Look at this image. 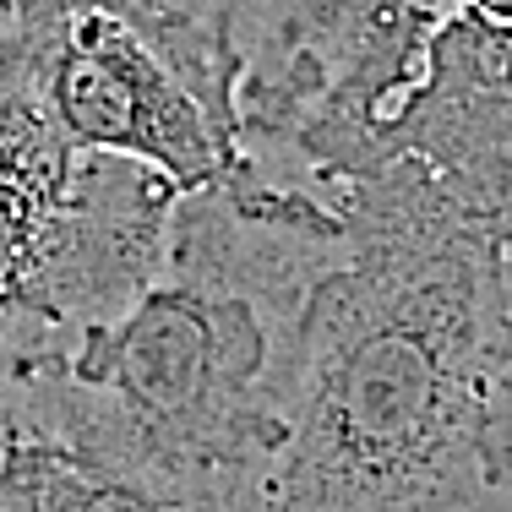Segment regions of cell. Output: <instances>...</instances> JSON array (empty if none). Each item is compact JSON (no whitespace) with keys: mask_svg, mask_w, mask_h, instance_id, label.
Listing matches in <instances>:
<instances>
[{"mask_svg":"<svg viewBox=\"0 0 512 512\" xmlns=\"http://www.w3.org/2000/svg\"><path fill=\"white\" fill-rule=\"evenodd\" d=\"M491 365H496V480H512V224L496 240Z\"/></svg>","mask_w":512,"mask_h":512,"instance_id":"ba28073f","label":"cell"},{"mask_svg":"<svg viewBox=\"0 0 512 512\" xmlns=\"http://www.w3.org/2000/svg\"><path fill=\"white\" fill-rule=\"evenodd\" d=\"M0 463L22 491V512H202L191 496L120 463L66 453L55 442H6Z\"/></svg>","mask_w":512,"mask_h":512,"instance_id":"52a82bcc","label":"cell"},{"mask_svg":"<svg viewBox=\"0 0 512 512\" xmlns=\"http://www.w3.org/2000/svg\"><path fill=\"white\" fill-rule=\"evenodd\" d=\"M338 251L333 202L251 164L180 191L158 278L33 387L11 442L120 463L202 512H256L300 311Z\"/></svg>","mask_w":512,"mask_h":512,"instance_id":"7a4b0ae2","label":"cell"},{"mask_svg":"<svg viewBox=\"0 0 512 512\" xmlns=\"http://www.w3.org/2000/svg\"><path fill=\"white\" fill-rule=\"evenodd\" d=\"M22 71L39 115L71 148L137 158L175 191L213 186L235 169L207 109L109 11L60 6L22 28Z\"/></svg>","mask_w":512,"mask_h":512,"instance_id":"277c9868","label":"cell"},{"mask_svg":"<svg viewBox=\"0 0 512 512\" xmlns=\"http://www.w3.org/2000/svg\"><path fill=\"white\" fill-rule=\"evenodd\" d=\"M382 164L420 169L469 224L502 240L512 224V22L447 0L420 82L382 137Z\"/></svg>","mask_w":512,"mask_h":512,"instance_id":"5b68a950","label":"cell"},{"mask_svg":"<svg viewBox=\"0 0 512 512\" xmlns=\"http://www.w3.org/2000/svg\"><path fill=\"white\" fill-rule=\"evenodd\" d=\"M256 512H463L496 485V235L420 169L333 197Z\"/></svg>","mask_w":512,"mask_h":512,"instance_id":"6da1fadb","label":"cell"},{"mask_svg":"<svg viewBox=\"0 0 512 512\" xmlns=\"http://www.w3.org/2000/svg\"><path fill=\"white\" fill-rule=\"evenodd\" d=\"M0 512H22V491H17V480H11L6 463H0Z\"/></svg>","mask_w":512,"mask_h":512,"instance_id":"30bf717a","label":"cell"},{"mask_svg":"<svg viewBox=\"0 0 512 512\" xmlns=\"http://www.w3.org/2000/svg\"><path fill=\"white\" fill-rule=\"evenodd\" d=\"M60 6H93V11H109L115 22H126L164 60L169 77L207 109L218 137L240 158V137H235L240 55H235V28H229L235 0H60Z\"/></svg>","mask_w":512,"mask_h":512,"instance_id":"8992f818","label":"cell"},{"mask_svg":"<svg viewBox=\"0 0 512 512\" xmlns=\"http://www.w3.org/2000/svg\"><path fill=\"white\" fill-rule=\"evenodd\" d=\"M180 191L120 153H82L39 115L22 28L0 17V447L82 333L158 278Z\"/></svg>","mask_w":512,"mask_h":512,"instance_id":"3957f363","label":"cell"},{"mask_svg":"<svg viewBox=\"0 0 512 512\" xmlns=\"http://www.w3.org/2000/svg\"><path fill=\"white\" fill-rule=\"evenodd\" d=\"M463 512H512V480H496L491 491L480 496L474 507H463Z\"/></svg>","mask_w":512,"mask_h":512,"instance_id":"9c48e42d","label":"cell"}]
</instances>
